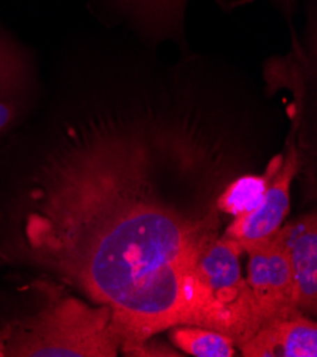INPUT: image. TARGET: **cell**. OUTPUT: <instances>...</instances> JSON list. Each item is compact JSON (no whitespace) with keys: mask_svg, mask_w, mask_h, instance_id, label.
Masks as SVG:
<instances>
[{"mask_svg":"<svg viewBox=\"0 0 317 357\" xmlns=\"http://www.w3.org/2000/svg\"><path fill=\"white\" fill-rule=\"evenodd\" d=\"M104 40L97 87L42 131L5 205L0 265L109 307L125 353L191 325L195 265L222 235L218 198L269 162L286 117L224 59L169 63L127 31Z\"/></svg>","mask_w":317,"mask_h":357,"instance_id":"cell-1","label":"cell"},{"mask_svg":"<svg viewBox=\"0 0 317 357\" xmlns=\"http://www.w3.org/2000/svg\"><path fill=\"white\" fill-rule=\"evenodd\" d=\"M38 312L0 328V357H114L123 340L109 307L75 296L65 284L36 282Z\"/></svg>","mask_w":317,"mask_h":357,"instance_id":"cell-2","label":"cell"},{"mask_svg":"<svg viewBox=\"0 0 317 357\" xmlns=\"http://www.w3.org/2000/svg\"><path fill=\"white\" fill-rule=\"evenodd\" d=\"M239 242L221 235L201 255L194 271L191 325L229 336L240 346L261 326L252 292L242 275Z\"/></svg>","mask_w":317,"mask_h":357,"instance_id":"cell-3","label":"cell"},{"mask_svg":"<svg viewBox=\"0 0 317 357\" xmlns=\"http://www.w3.org/2000/svg\"><path fill=\"white\" fill-rule=\"evenodd\" d=\"M43 97L38 59L0 22V139L19 131Z\"/></svg>","mask_w":317,"mask_h":357,"instance_id":"cell-4","label":"cell"},{"mask_svg":"<svg viewBox=\"0 0 317 357\" xmlns=\"http://www.w3.org/2000/svg\"><path fill=\"white\" fill-rule=\"evenodd\" d=\"M248 255L246 282L252 292L262 325L297 310L289 261L280 241L270 238L242 245Z\"/></svg>","mask_w":317,"mask_h":357,"instance_id":"cell-5","label":"cell"},{"mask_svg":"<svg viewBox=\"0 0 317 357\" xmlns=\"http://www.w3.org/2000/svg\"><path fill=\"white\" fill-rule=\"evenodd\" d=\"M300 167V153L295 142H288V151L281 168L270 178L258 209L242 218H232L222 234L240 245L270 238L284 224L291 208V187Z\"/></svg>","mask_w":317,"mask_h":357,"instance_id":"cell-6","label":"cell"},{"mask_svg":"<svg viewBox=\"0 0 317 357\" xmlns=\"http://www.w3.org/2000/svg\"><path fill=\"white\" fill-rule=\"evenodd\" d=\"M276 238L289 261L297 310L316 314L317 309V218L316 212L281 225Z\"/></svg>","mask_w":317,"mask_h":357,"instance_id":"cell-7","label":"cell"},{"mask_svg":"<svg viewBox=\"0 0 317 357\" xmlns=\"http://www.w3.org/2000/svg\"><path fill=\"white\" fill-rule=\"evenodd\" d=\"M239 347L246 357H316L317 325L295 310L263 324Z\"/></svg>","mask_w":317,"mask_h":357,"instance_id":"cell-8","label":"cell"},{"mask_svg":"<svg viewBox=\"0 0 317 357\" xmlns=\"http://www.w3.org/2000/svg\"><path fill=\"white\" fill-rule=\"evenodd\" d=\"M286 151L276 153L268 162L263 174L246 172L231 181L218 198V208L224 215L242 218L261 205L270 178L281 168Z\"/></svg>","mask_w":317,"mask_h":357,"instance_id":"cell-9","label":"cell"},{"mask_svg":"<svg viewBox=\"0 0 317 357\" xmlns=\"http://www.w3.org/2000/svg\"><path fill=\"white\" fill-rule=\"evenodd\" d=\"M171 342L195 357H233L235 342L217 331L194 325H177L169 329Z\"/></svg>","mask_w":317,"mask_h":357,"instance_id":"cell-10","label":"cell"},{"mask_svg":"<svg viewBox=\"0 0 317 357\" xmlns=\"http://www.w3.org/2000/svg\"><path fill=\"white\" fill-rule=\"evenodd\" d=\"M90 2V6L93 9L94 13L100 15L102 19H114L120 16V13L123 12V9L128 5L130 0H88ZM178 5L181 6L183 10H185L187 5H188V0H177ZM248 2H251V0H248ZM272 3L276 5V8H281L285 6L289 0H270Z\"/></svg>","mask_w":317,"mask_h":357,"instance_id":"cell-11","label":"cell"}]
</instances>
